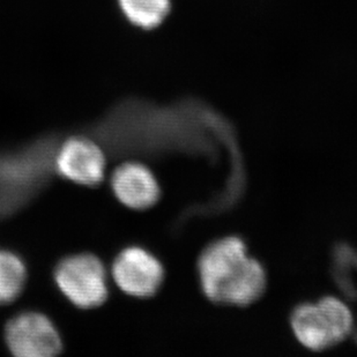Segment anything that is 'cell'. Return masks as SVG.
Returning a JSON list of instances; mask_svg holds the SVG:
<instances>
[{
	"instance_id": "3",
	"label": "cell",
	"mask_w": 357,
	"mask_h": 357,
	"mask_svg": "<svg viewBox=\"0 0 357 357\" xmlns=\"http://www.w3.org/2000/svg\"><path fill=\"white\" fill-rule=\"evenodd\" d=\"M58 288L71 303L93 309L108 298V275L101 260L88 253L61 260L54 271Z\"/></svg>"
},
{
	"instance_id": "5",
	"label": "cell",
	"mask_w": 357,
	"mask_h": 357,
	"mask_svg": "<svg viewBox=\"0 0 357 357\" xmlns=\"http://www.w3.org/2000/svg\"><path fill=\"white\" fill-rule=\"evenodd\" d=\"M112 279L130 296L149 298L165 281V268L153 253L140 246L126 248L112 264Z\"/></svg>"
},
{
	"instance_id": "1",
	"label": "cell",
	"mask_w": 357,
	"mask_h": 357,
	"mask_svg": "<svg viewBox=\"0 0 357 357\" xmlns=\"http://www.w3.org/2000/svg\"><path fill=\"white\" fill-rule=\"evenodd\" d=\"M197 268L202 294L213 303L248 307L266 291V271L249 256L246 243L238 236L223 237L206 246Z\"/></svg>"
},
{
	"instance_id": "6",
	"label": "cell",
	"mask_w": 357,
	"mask_h": 357,
	"mask_svg": "<svg viewBox=\"0 0 357 357\" xmlns=\"http://www.w3.org/2000/svg\"><path fill=\"white\" fill-rule=\"evenodd\" d=\"M58 174L80 185H98L105 175V156L100 146L82 137L68 139L56 155Z\"/></svg>"
},
{
	"instance_id": "8",
	"label": "cell",
	"mask_w": 357,
	"mask_h": 357,
	"mask_svg": "<svg viewBox=\"0 0 357 357\" xmlns=\"http://www.w3.org/2000/svg\"><path fill=\"white\" fill-rule=\"evenodd\" d=\"M130 24L144 31L154 29L165 20L172 8L170 0H117Z\"/></svg>"
},
{
	"instance_id": "9",
	"label": "cell",
	"mask_w": 357,
	"mask_h": 357,
	"mask_svg": "<svg viewBox=\"0 0 357 357\" xmlns=\"http://www.w3.org/2000/svg\"><path fill=\"white\" fill-rule=\"evenodd\" d=\"M27 271L21 258L0 250V305L17 300L24 290Z\"/></svg>"
},
{
	"instance_id": "7",
	"label": "cell",
	"mask_w": 357,
	"mask_h": 357,
	"mask_svg": "<svg viewBox=\"0 0 357 357\" xmlns=\"http://www.w3.org/2000/svg\"><path fill=\"white\" fill-rule=\"evenodd\" d=\"M112 189L128 208L144 211L159 202L161 188L155 175L140 162H125L114 170Z\"/></svg>"
},
{
	"instance_id": "2",
	"label": "cell",
	"mask_w": 357,
	"mask_h": 357,
	"mask_svg": "<svg viewBox=\"0 0 357 357\" xmlns=\"http://www.w3.org/2000/svg\"><path fill=\"white\" fill-rule=\"evenodd\" d=\"M354 324L349 307L334 296L298 304L290 316L294 335L312 351H326L341 344L351 335Z\"/></svg>"
},
{
	"instance_id": "4",
	"label": "cell",
	"mask_w": 357,
	"mask_h": 357,
	"mask_svg": "<svg viewBox=\"0 0 357 357\" xmlns=\"http://www.w3.org/2000/svg\"><path fill=\"white\" fill-rule=\"evenodd\" d=\"M5 339L12 354L19 357L56 356L63 348L54 323L40 312H22L12 318Z\"/></svg>"
}]
</instances>
